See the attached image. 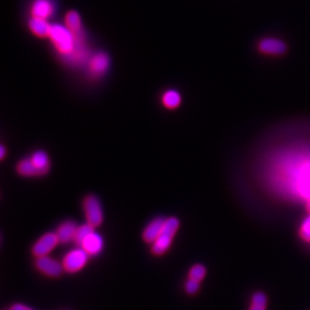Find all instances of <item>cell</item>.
I'll use <instances>...</instances> for the list:
<instances>
[{
	"label": "cell",
	"mask_w": 310,
	"mask_h": 310,
	"mask_svg": "<svg viewBox=\"0 0 310 310\" xmlns=\"http://www.w3.org/2000/svg\"><path fill=\"white\" fill-rule=\"evenodd\" d=\"M89 255H98L104 248V240L101 235L92 231L80 246Z\"/></svg>",
	"instance_id": "9"
},
{
	"label": "cell",
	"mask_w": 310,
	"mask_h": 310,
	"mask_svg": "<svg viewBox=\"0 0 310 310\" xmlns=\"http://www.w3.org/2000/svg\"><path fill=\"white\" fill-rule=\"evenodd\" d=\"M179 225V220L175 217L165 220L163 230L152 246V252L155 255H162L170 248L173 238L177 233Z\"/></svg>",
	"instance_id": "1"
},
{
	"label": "cell",
	"mask_w": 310,
	"mask_h": 310,
	"mask_svg": "<svg viewBox=\"0 0 310 310\" xmlns=\"http://www.w3.org/2000/svg\"><path fill=\"white\" fill-rule=\"evenodd\" d=\"M206 275V268L201 264H196V265L193 266L191 269H190V272H189V277L191 279H194V280H197L201 282L204 277Z\"/></svg>",
	"instance_id": "19"
},
{
	"label": "cell",
	"mask_w": 310,
	"mask_h": 310,
	"mask_svg": "<svg viewBox=\"0 0 310 310\" xmlns=\"http://www.w3.org/2000/svg\"><path fill=\"white\" fill-rule=\"evenodd\" d=\"M92 231H93V227H91L89 224H85L81 227H78L73 241L79 246H81L83 241L89 236Z\"/></svg>",
	"instance_id": "17"
},
{
	"label": "cell",
	"mask_w": 310,
	"mask_h": 310,
	"mask_svg": "<svg viewBox=\"0 0 310 310\" xmlns=\"http://www.w3.org/2000/svg\"><path fill=\"white\" fill-rule=\"evenodd\" d=\"M162 105L168 109V110H176L180 107L182 103V96L181 93L178 91L177 89H167L166 91L163 92L162 98H161Z\"/></svg>",
	"instance_id": "14"
},
{
	"label": "cell",
	"mask_w": 310,
	"mask_h": 310,
	"mask_svg": "<svg viewBox=\"0 0 310 310\" xmlns=\"http://www.w3.org/2000/svg\"><path fill=\"white\" fill-rule=\"evenodd\" d=\"M267 298L262 292H257L252 297V304L250 310H266Z\"/></svg>",
	"instance_id": "18"
},
{
	"label": "cell",
	"mask_w": 310,
	"mask_h": 310,
	"mask_svg": "<svg viewBox=\"0 0 310 310\" xmlns=\"http://www.w3.org/2000/svg\"><path fill=\"white\" fill-rule=\"evenodd\" d=\"M55 12V2L53 0H33L30 6L31 17L48 21Z\"/></svg>",
	"instance_id": "5"
},
{
	"label": "cell",
	"mask_w": 310,
	"mask_h": 310,
	"mask_svg": "<svg viewBox=\"0 0 310 310\" xmlns=\"http://www.w3.org/2000/svg\"><path fill=\"white\" fill-rule=\"evenodd\" d=\"M16 170H17V173L20 175L23 176V177H35V176H38L37 171L35 170V168L32 165V163H31V161H30L29 158H26V159L22 160L17 164Z\"/></svg>",
	"instance_id": "16"
},
{
	"label": "cell",
	"mask_w": 310,
	"mask_h": 310,
	"mask_svg": "<svg viewBox=\"0 0 310 310\" xmlns=\"http://www.w3.org/2000/svg\"><path fill=\"white\" fill-rule=\"evenodd\" d=\"M76 229H78V227L74 222L67 221L63 223L59 227V229L55 233L59 238L60 243H68V242L74 240Z\"/></svg>",
	"instance_id": "13"
},
{
	"label": "cell",
	"mask_w": 310,
	"mask_h": 310,
	"mask_svg": "<svg viewBox=\"0 0 310 310\" xmlns=\"http://www.w3.org/2000/svg\"><path fill=\"white\" fill-rule=\"evenodd\" d=\"M164 224H165V220L162 218H157L151 222L144 230V233H143L144 240L148 243H154L157 240V238L160 236V234L163 230Z\"/></svg>",
	"instance_id": "12"
},
{
	"label": "cell",
	"mask_w": 310,
	"mask_h": 310,
	"mask_svg": "<svg viewBox=\"0 0 310 310\" xmlns=\"http://www.w3.org/2000/svg\"><path fill=\"white\" fill-rule=\"evenodd\" d=\"M11 310H32L31 308H29V307H27V306H25V305H23V304H14L13 306H12V308Z\"/></svg>",
	"instance_id": "22"
},
{
	"label": "cell",
	"mask_w": 310,
	"mask_h": 310,
	"mask_svg": "<svg viewBox=\"0 0 310 310\" xmlns=\"http://www.w3.org/2000/svg\"><path fill=\"white\" fill-rule=\"evenodd\" d=\"M65 25L74 34L84 33L82 17L80 15V13L75 10L67 11V14L65 16Z\"/></svg>",
	"instance_id": "15"
},
{
	"label": "cell",
	"mask_w": 310,
	"mask_h": 310,
	"mask_svg": "<svg viewBox=\"0 0 310 310\" xmlns=\"http://www.w3.org/2000/svg\"><path fill=\"white\" fill-rule=\"evenodd\" d=\"M27 25L29 31L36 37L48 38L51 29V24L48 23V21L37 17H30Z\"/></svg>",
	"instance_id": "8"
},
{
	"label": "cell",
	"mask_w": 310,
	"mask_h": 310,
	"mask_svg": "<svg viewBox=\"0 0 310 310\" xmlns=\"http://www.w3.org/2000/svg\"><path fill=\"white\" fill-rule=\"evenodd\" d=\"M89 254L83 249L78 248L71 250L64 258L63 265L65 270L69 273H74L83 269L89 260Z\"/></svg>",
	"instance_id": "4"
},
{
	"label": "cell",
	"mask_w": 310,
	"mask_h": 310,
	"mask_svg": "<svg viewBox=\"0 0 310 310\" xmlns=\"http://www.w3.org/2000/svg\"><path fill=\"white\" fill-rule=\"evenodd\" d=\"M259 49L263 53L280 55L285 53L287 46L282 41L276 38H265L259 44Z\"/></svg>",
	"instance_id": "10"
},
{
	"label": "cell",
	"mask_w": 310,
	"mask_h": 310,
	"mask_svg": "<svg viewBox=\"0 0 310 310\" xmlns=\"http://www.w3.org/2000/svg\"><path fill=\"white\" fill-rule=\"evenodd\" d=\"M6 155V148L4 145H1V148H0V158L3 160L5 158Z\"/></svg>",
	"instance_id": "23"
},
{
	"label": "cell",
	"mask_w": 310,
	"mask_h": 310,
	"mask_svg": "<svg viewBox=\"0 0 310 310\" xmlns=\"http://www.w3.org/2000/svg\"><path fill=\"white\" fill-rule=\"evenodd\" d=\"M199 281L194 280V279H191V278H189V280H188L187 283H186V291H187L189 294H195V293L199 290Z\"/></svg>",
	"instance_id": "21"
},
{
	"label": "cell",
	"mask_w": 310,
	"mask_h": 310,
	"mask_svg": "<svg viewBox=\"0 0 310 310\" xmlns=\"http://www.w3.org/2000/svg\"><path fill=\"white\" fill-rule=\"evenodd\" d=\"M36 267L40 271L51 277L60 276L63 273V270L65 269L64 265L48 256L37 258Z\"/></svg>",
	"instance_id": "7"
},
{
	"label": "cell",
	"mask_w": 310,
	"mask_h": 310,
	"mask_svg": "<svg viewBox=\"0 0 310 310\" xmlns=\"http://www.w3.org/2000/svg\"><path fill=\"white\" fill-rule=\"evenodd\" d=\"M32 165L34 166L35 170L37 171L38 176H44L48 173L49 167H50V161L49 157L46 154V152L43 150L35 151L32 155L29 157Z\"/></svg>",
	"instance_id": "11"
},
{
	"label": "cell",
	"mask_w": 310,
	"mask_h": 310,
	"mask_svg": "<svg viewBox=\"0 0 310 310\" xmlns=\"http://www.w3.org/2000/svg\"><path fill=\"white\" fill-rule=\"evenodd\" d=\"M111 66V59L108 53L99 51L95 54L89 56L88 61V71L93 79L104 76Z\"/></svg>",
	"instance_id": "2"
},
{
	"label": "cell",
	"mask_w": 310,
	"mask_h": 310,
	"mask_svg": "<svg viewBox=\"0 0 310 310\" xmlns=\"http://www.w3.org/2000/svg\"><path fill=\"white\" fill-rule=\"evenodd\" d=\"M59 243L60 241L55 233H47L34 244L32 252L37 258L47 256V254Z\"/></svg>",
	"instance_id": "6"
},
{
	"label": "cell",
	"mask_w": 310,
	"mask_h": 310,
	"mask_svg": "<svg viewBox=\"0 0 310 310\" xmlns=\"http://www.w3.org/2000/svg\"><path fill=\"white\" fill-rule=\"evenodd\" d=\"M84 209L88 224L95 228L100 226L104 219L103 209L100 200L95 196L89 195L84 201Z\"/></svg>",
	"instance_id": "3"
},
{
	"label": "cell",
	"mask_w": 310,
	"mask_h": 310,
	"mask_svg": "<svg viewBox=\"0 0 310 310\" xmlns=\"http://www.w3.org/2000/svg\"><path fill=\"white\" fill-rule=\"evenodd\" d=\"M300 235L303 240L310 242V216L302 223V226L300 228Z\"/></svg>",
	"instance_id": "20"
}]
</instances>
